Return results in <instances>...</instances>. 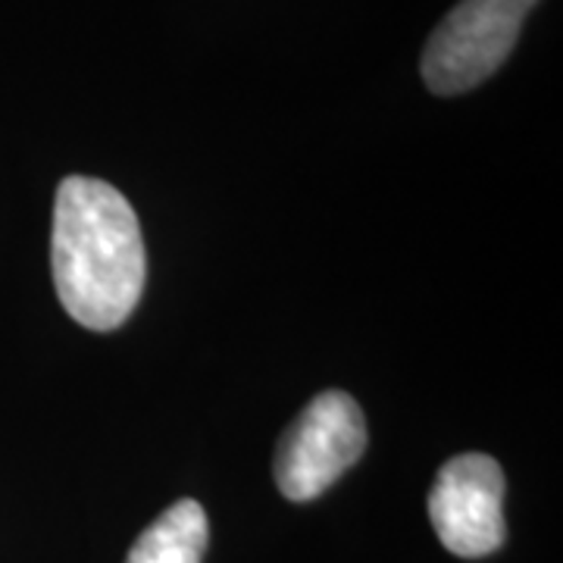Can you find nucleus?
<instances>
[{"label": "nucleus", "mask_w": 563, "mask_h": 563, "mask_svg": "<svg viewBox=\"0 0 563 563\" xmlns=\"http://www.w3.org/2000/svg\"><path fill=\"white\" fill-rule=\"evenodd\" d=\"M51 266L63 310L110 332L132 317L144 288V242L132 203L113 185L66 176L54 203Z\"/></svg>", "instance_id": "1"}, {"label": "nucleus", "mask_w": 563, "mask_h": 563, "mask_svg": "<svg viewBox=\"0 0 563 563\" xmlns=\"http://www.w3.org/2000/svg\"><path fill=\"white\" fill-rule=\"evenodd\" d=\"M539 0H461L422 47V81L432 95H463L510 57Z\"/></svg>", "instance_id": "2"}, {"label": "nucleus", "mask_w": 563, "mask_h": 563, "mask_svg": "<svg viewBox=\"0 0 563 563\" xmlns=\"http://www.w3.org/2000/svg\"><path fill=\"white\" fill-rule=\"evenodd\" d=\"M366 420L344 391H322L298 413L276 448L273 473L288 501H310L361 461Z\"/></svg>", "instance_id": "3"}, {"label": "nucleus", "mask_w": 563, "mask_h": 563, "mask_svg": "<svg viewBox=\"0 0 563 563\" xmlns=\"http://www.w3.org/2000/svg\"><path fill=\"white\" fill-rule=\"evenodd\" d=\"M429 520L439 542L466 561L504 544V473L488 454H461L439 470L429 492Z\"/></svg>", "instance_id": "4"}, {"label": "nucleus", "mask_w": 563, "mask_h": 563, "mask_svg": "<svg viewBox=\"0 0 563 563\" xmlns=\"http://www.w3.org/2000/svg\"><path fill=\"white\" fill-rule=\"evenodd\" d=\"M207 532L201 504L181 498L141 532L125 563H201Z\"/></svg>", "instance_id": "5"}]
</instances>
